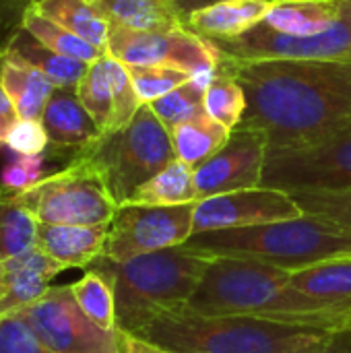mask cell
<instances>
[{
  "label": "cell",
  "instance_id": "6da1fadb",
  "mask_svg": "<svg viewBox=\"0 0 351 353\" xmlns=\"http://www.w3.org/2000/svg\"><path fill=\"white\" fill-rule=\"evenodd\" d=\"M219 72L246 95L238 128L261 130L269 149L321 143L351 128V60H232Z\"/></svg>",
  "mask_w": 351,
  "mask_h": 353
},
{
  "label": "cell",
  "instance_id": "7a4b0ae2",
  "mask_svg": "<svg viewBox=\"0 0 351 353\" xmlns=\"http://www.w3.org/2000/svg\"><path fill=\"white\" fill-rule=\"evenodd\" d=\"M180 312L246 316L329 333L351 329V304L319 300L300 292L294 288L290 271L225 256H213L199 290Z\"/></svg>",
  "mask_w": 351,
  "mask_h": 353
},
{
  "label": "cell",
  "instance_id": "3957f363",
  "mask_svg": "<svg viewBox=\"0 0 351 353\" xmlns=\"http://www.w3.org/2000/svg\"><path fill=\"white\" fill-rule=\"evenodd\" d=\"M184 246L209 256L302 271L321 263L351 259V232L325 217L304 213L275 223L194 234Z\"/></svg>",
  "mask_w": 351,
  "mask_h": 353
},
{
  "label": "cell",
  "instance_id": "277c9868",
  "mask_svg": "<svg viewBox=\"0 0 351 353\" xmlns=\"http://www.w3.org/2000/svg\"><path fill=\"white\" fill-rule=\"evenodd\" d=\"M114 277L116 329L139 335L157 319L182 310L199 290L213 256L186 246L112 263L99 256Z\"/></svg>",
  "mask_w": 351,
  "mask_h": 353
},
{
  "label": "cell",
  "instance_id": "5b68a950",
  "mask_svg": "<svg viewBox=\"0 0 351 353\" xmlns=\"http://www.w3.org/2000/svg\"><path fill=\"white\" fill-rule=\"evenodd\" d=\"M333 335L246 316H199L178 310L134 337L176 353H308L325 347Z\"/></svg>",
  "mask_w": 351,
  "mask_h": 353
},
{
  "label": "cell",
  "instance_id": "8992f818",
  "mask_svg": "<svg viewBox=\"0 0 351 353\" xmlns=\"http://www.w3.org/2000/svg\"><path fill=\"white\" fill-rule=\"evenodd\" d=\"M74 155L101 176L118 207L128 203L145 182L178 159L170 130L159 122L149 103H143L126 126L103 132Z\"/></svg>",
  "mask_w": 351,
  "mask_h": 353
},
{
  "label": "cell",
  "instance_id": "52a82bcc",
  "mask_svg": "<svg viewBox=\"0 0 351 353\" xmlns=\"http://www.w3.org/2000/svg\"><path fill=\"white\" fill-rule=\"evenodd\" d=\"M12 199L39 223L54 225H108L118 209L101 176L77 155Z\"/></svg>",
  "mask_w": 351,
  "mask_h": 353
},
{
  "label": "cell",
  "instance_id": "ba28073f",
  "mask_svg": "<svg viewBox=\"0 0 351 353\" xmlns=\"http://www.w3.org/2000/svg\"><path fill=\"white\" fill-rule=\"evenodd\" d=\"M261 186L290 194L351 188V128L314 145L269 149Z\"/></svg>",
  "mask_w": 351,
  "mask_h": 353
},
{
  "label": "cell",
  "instance_id": "9c48e42d",
  "mask_svg": "<svg viewBox=\"0 0 351 353\" xmlns=\"http://www.w3.org/2000/svg\"><path fill=\"white\" fill-rule=\"evenodd\" d=\"M50 353H122L120 333L103 331L79 308L70 285L50 288L17 312Z\"/></svg>",
  "mask_w": 351,
  "mask_h": 353
},
{
  "label": "cell",
  "instance_id": "30bf717a",
  "mask_svg": "<svg viewBox=\"0 0 351 353\" xmlns=\"http://www.w3.org/2000/svg\"><path fill=\"white\" fill-rule=\"evenodd\" d=\"M194 203L178 207L120 205L110 223L103 256L112 263L184 246L192 230Z\"/></svg>",
  "mask_w": 351,
  "mask_h": 353
},
{
  "label": "cell",
  "instance_id": "8fae6325",
  "mask_svg": "<svg viewBox=\"0 0 351 353\" xmlns=\"http://www.w3.org/2000/svg\"><path fill=\"white\" fill-rule=\"evenodd\" d=\"M232 60H351V0H345L339 21L312 37L269 31L263 25L232 39H209Z\"/></svg>",
  "mask_w": 351,
  "mask_h": 353
},
{
  "label": "cell",
  "instance_id": "7c38bea8",
  "mask_svg": "<svg viewBox=\"0 0 351 353\" xmlns=\"http://www.w3.org/2000/svg\"><path fill=\"white\" fill-rule=\"evenodd\" d=\"M112 58L126 66H170L188 74L217 70L221 52L190 31H130L110 25L108 50Z\"/></svg>",
  "mask_w": 351,
  "mask_h": 353
},
{
  "label": "cell",
  "instance_id": "4fadbf2b",
  "mask_svg": "<svg viewBox=\"0 0 351 353\" xmlns=\"http://www.w3.org/2000/svg\"><path fill=\"white\" fill-rule=\"evenodd\" d=\"M269 141L261 130L234 128L228 143L203 165L194 168V186L199 201L261 188L267 163Z\"/></svg>",
  "mask_w": 351,
  "mask_h": 353
},
{
  "label": "cell",
  "instance_id": "5bb4252c",
  "mask_svg": "<svg viewBox=\"0 0 351 353\" xmlns=\"http://www.w3.org/2000/svg\"><path fill=\"white\" fill-rule=\"evenodd\" d=\"M300 215H304V211L290 192L261 186L197 201L192 230L194 234H203L215 230L252 228L294 219Z\"/></svg>",
  "mask_w": 351,
  "mask_h": 353
},
{
  "label": "cell",
  "instance_id": "9a60e30c",
  "mask_svg": "<svg viewBox=\"0 0 351 353\" xmlns=\"http://www.w3.org/2000/svg\"><path fill=\"white\" fill-rule=\"evenodd\" d=\"M66 269V265L50 259L39 248L0 261V319L37 302L52 288V279Z\"/></svg>",
  "mask_w": 351,
  "mask_h": 353
},
{
  "label": "cell",
  "instance_id": "2e32d148",
  "mask_svg": "<svg viewBox=\"0 0 351 353\" xmlns=\"http://www.w3.org/2000/svg\"><path fill=\"white\" fill-rule=\"evenodd\" d=\"M39 120L54 151H72L74 155L101 137V130L81 103L77 89L56 87Z\"/></svg>",
  "mask_w": 351,
  "mask_h": 353
},
{
  "label": "cell",
  "instance_id": "e0dca14e",
  "mask_svg": "<svg viewBox=\"0 0 351 353\" xmlns=\"http://www.w3.org/2000/svg\"><path fill=\"white\" fill-rule=\"evenodd\" d=\"M108 225H54L39 223L37 248L50 259L66 265L68 269L91 267L103 256L108 242Z\"/></svg>",
  "mask_w": 351,
  "mask_h": 353
},
{
  "label": "cell",
  "instance_id": "ac0fdd59",
  "mask_svg": "<svg viewBox=\"0 0 351 353\" xmlns=\"http://www.w3.org/2000/svg\"><path fill=\"white\" fill-rule=\"evenodd\" d=\"M275 0H221L184 19L186 31L203 39H232L257 27Z\"/></svg>",
  "mask_w": 351,
  "mask_h": 353
},
{
  "label": "cell",
  "instance_id": "d6986e66",
  "mask_svg": "<svg viewBox=\"0 0 351 353\" xmlns=\"http://www.w3.org/2000/svg\"><path fill=\"white\" fill-rule=\"evenodd\" d=\"M343 6L345 0H275L259 25L285 35L312 37L331 29Z\"/></svg>",
  "mask_w": 351,
  "mask_h": 353
},
{
  "label": "cell",
  "instance_id": "ffe728a7",
  "mask_svg": "<svg viewBox=\"0 0 351 353\" xmlns=\"http://www.w3.org/2000/svg\"><path fill=\"white\" fill-rule=\"evenodd\" d=\"M0 83L21 120H39L56 85L37 68L10 52L0 54Z\"/></svg>",
  "mask_w": 351,
  "mask_h": 353
},
{
  "label": "cell",
  "instance_id": "44dd1931",
  "mask_svg": "<svg viewBox=\"0 0 351 353\" xmlns=\"http://www.w3.org/2000/svg\"><path fill=\"white\" fill-rule=\"evenodd\" d=\"M110 25L130 31H186L174 0H91Z\"/></svg>",
  "mask_w": 351,
  "mask_h": 353
},
{
  "label": "cell",
  "instance_id": "7402d4cb",
  "mask_svg": "<svg viewBox=\"0 0 351 353\" xmlns=\"http://www.w3.org/2000/svg\"><path fill=\"white\" fill-rule=\"evenodd\" d=\"M2 52H10V54L19 56L21 60H25L27 64H31L33 68L43 72L56 87L77 89V85L81 83V79L85 77V72L89 68V64H85L77 58H70V56H64V54H58V52L46 48L41 41H37L25 29H17Z\"/></svg>",
  "mask_w": 351,
  "mask_h": 353
},
{
  "label": "cell",
  "instance_id": "603a6c76",
  "mask_svg": "<svg viewBox=\"0 0 351 353\" xmlns=\"http://www.w3.org/2000/svg\"><path fill=\"white\" fill-rule=\"evenodd\" d=\"M31 6L95 48L108 50L110 23L91 0H39Z\"/></svg>",
  "mask_w": 351,
  "mask_h": 353
},
{
  "label": "cell",
  "instance_id": "cb8c5ba5",
  "mask_svg": "<svg viewBox=\"0 0 351 353\" xmlns=\"http://www.w3.org/2000/svg\"><path fill=\"white\" fill-rule=\"evenodd\" d=\"M70 290L79 308L87 314L89 321H93L103 331H118L114 277L101 259L87 267L85 275L79 281L70 283Z\"/></svg>",
  "mask_w": 351,
  "mask_h": 353
},
{
  "label": "cell",
  "instance_id": "d4e9b609",
  "mask_svg": "<svg viewBox=\"0 0 351 353\" xmlns=\"http://www.w3.org/2000/svg\"><path fill=\"white\" fill-rule=\"evenodd\" d=\"M194 168L176 159L149 182H145L124 205H149V207H178L197 203Z\"/></svg>",
  "mask_w": 351,
  "mask_h": 353
},
{
  "label": "cell",
  "instance_id": "484cf974",
  "mask_svg": "<svg viewBox=\"0 0 351 353\" xmlns=\"http://www.w3.org/2000/svg\"><path fill=\"white\" fill-rule=\"evenodd\" d=\"M170 134L176 149V157L188 163L190 168H199L228 143L232 130L203 114L194 120L176 126Z\"/></svg>",
  "mask_w": 351,
  "mask_h": 353
},
{
  "label": "cell",
  "instance_id": "4316f807",
  "mask_svg": "<svg viewBox=\"0 0 351 353\" xmlns=\"http://www.w3.org/2000/svg\"><path fill=\"white\" fill-rule=\"evenodd\" d=\"M215 77H217V70H205V72L192 74L188 83H184L182 87L174 89L172 93L149 103L153 114L159 118V122L170 132L176 126L203 116L205 114V91Z\"/></svg>",
  "mask_w": 351,
  "mask_h": 353
},
{
  "label": "cell",
  "instance_id": "83f0119b",
  "mask_svg": "<svg viewBox=\"0 0 351 353\" xmlns=\"http://www.w3.org/2000/svg\"><path fill=\"white\" fill-rule=\"evenodd\" d=\"M294 288L329 302L351 304V259L321 263L302 271H290Z\"/></svg>",
  "mask_w": 351,
  "mask_h": 353
},
{
  "label": "cell",
  "instance_id": "f1b7e54d",
  "mask_svg": "<svg viewBox=\"0 0 351 353\" xmlns=\"http://www.w3.org/2000/svg\"><path fill=\"white\" fill-rule=\"evenodd\" d=\"M21 29H25L27 33H31L46 48H50V50H54L58 54L77 58V60H81L85 64H93L95 60H99L106 54L103 50L95 48L93 43L81 39L79 35L70 33L68 29H64L58 23L50 21L48 17L39 14L31 4H29V8L23 14Z\"/></svg>",
  "mask_w": 351,
  "mask_h": 353
},
{
  "label": "cell",
  "instance_id": "f546056e",
  "mask_svg": "<svg viewBox=\"0 0 351 353\" xmlns=\"http://www.w3.org/2000/svg\"><path fill=\"white\" fill-rule=\"evenodd\" d=\"M77 95L97 128L103 132L112 130L114 122V85H112V74H110V56L108 52L89 64L85 77L77 85Z\"/></svg>",
  "mask_w": 351,
  "mask_h": 353
},
{
  "label": "cell",
  "instance_id": "4dcf8cb0",
  "mask_svg": "<svg viewBox=\"0 0 351 353\" xmlns=\"http://www.w3.org/2000/svg\"><path fill=\"white\" fill-rule=\"evenodd\" d=\"M37 228L39 221L12 194L0 192V261L37 248Z\"/></svg>",
  "mask_w": 351,
  "mask_h": 353
},
{
  "label": "cell",
  "instance_id": "1f68e13d",
  "mask_svg": "<svg viewBox=\"0 0 351 353\" xmlns=\"http://www.w3.org/2000/svg\"><path fill=\"white\" fill-rule=\"evenodd\" d=\"M244 112L246 95L240 83L223 72H217V77L205 91V114L223 124L225 128L234 130L242 122Z\"/></svg>",
  "mask_w": 351,
  "mask_h": 353
},
{
  "label": "cell",
  "instance_id": "d6a6232c",
  "mask_svg": "<svg viewBox=\"0 0 351 353\" xmlns=\"http://www.w3.org/2000/svg\"><path fill=\"white\" fill-rule=\"evenodd\" d=\"M128 72L141 103H153L155 99L188 83L192 77L170 66H128Z\"/></svg>",
  "mask_w": 351,
  "mask_h": 353
},
{
  "label": "cell",
  "instance_id": "836d02e7",
  "mask_svg": "<svg viewBox=\"0 0 351 353\" xmlns=\"http://www.w3.org/2000/svg\"><path fill=\"white\" fill-rule=\"evenodd\" d=\"M300 209L325 217L351 232V188L345 190H306L292 194Z\"/></svg>",
  "mask_w": 351,
  "mask_h": 353
},
{
  "label": "cell",
  "instance_id": "e575fe53",
  "mask_svg": "<svg viewBox=\"0 0 351 353\" xmlns=\"http://www.w3.org/2000/svg\"><path fill=\"white\" fill-rule=\"evenodd\" d=\"M48 176L46 155H17L12 153L0 172V186L2 192L14 194Z\"/></svg>",
  "mask_w": 351,
  "mask_h": 353
},
{
  "label": "cell",
  "instance_id": "d590c367",
  "mask_svg": "<svg viewBox=\"0 0 351 353\" xmlns=\"http://www.w3.org/2000/svg\"><path fill=\"white\" fill-rule=\"evenodd\" d=\"M0 353H50L35 337L31 327L19 316L0 319Z\"/></svg>",
  "mask_w": 351,
  "mask_h": 353
},
{
  "label": "cell",
  "instance_id": "8d00e7d4",
  "mask_svg": "<svg viewBox=\"0 0 351 353\" xmlns=\"http://www.w3.org/2000/svg\"><path fill=\"white\" fill-rule=\"evenodd\" d=\"M6 149L17 155H46L50 139L41 120H19L6 139Z\"/></svg>",
  "mask_w": 351,
  "mask_h": 353
},
{
  "label": "cell",
  "instance_id": "74e56055",
  "mask_svg": "<svg viewBox=\"0 0 351 353\" xmlns=\"http://www.w3.org/2000/svg\"><path fill=\"white\" fill-rule=\"evenodd\" d=\"M29 8L25 0H0V52L12 37L17 29H21L23 14Z\"/></svg>",
  "mask_w": 351,
  "mask_h": 353
},
{
  "label": "cell",
  "instance_id": "f35d334b",
  "mask_svg": "<svg viewBox=\"0 0 351 353\" xmlns=\"http://www.w3.org/2000/svg\"><path fill=\"white\" fill-rule=\"evenodd\" d=\"M19 114L17 108L12 103V99L8 97L6 89L0 83V147H6V139L10 134V130L14 128V124L19 122Z\"/></svg>",
  "mask_w": 351,
  "mask_h": 353
},
{
  "label": "cell",
  "instance_id": "ab89813d",
  "mask_svg": "<svg viewBox=\"0 0 351 353\" xmlns=\"http://www.w3.org/2000/svg\"><path fill=\"white\" fill-rule=\"evenodd\" d=\"M120 350H122V353H176L161 350V347L151 345V343H145V341H141L132 335H126V333H120Z\"/></svg>",
  "mask_w": 351,
  "mask_h": 353
},
{
  "label": "cell",
  "instance_id": "60d3db41",
  "mask_svg": "<svg viewBox=\"0 0 351 353\" xmlns=\"http://www.w3.org/2000/svg\"><path fill=\"white\" fill-rule=\"evenodd\" d=\"M308 353H351V329L350 331H339V333H335L333 339H331L325 347Z\"/></svg>",
  "mask_w": 351,
  "mask_h": 353
},
{
  "label": "cell",
  "instance_id": "b9f144b4",
  "mask_svg": "<svg viewBox=\"0 0 351 353\" xmlns=\"http://www.w3.org/2000/svg\"><path fill=\"white\" fill-rule=\"evenodd\" d=\"M215 2H221V0H174V6H176L178 14L182 19H186L190 12H194L199 8H205V6H211Z\"/></svg>",
  "mask_w": 351,
  "mask_h": 353
},
{
  "label": "cell",
  "instance_id": "7bdbcfd3",
  "mask_svg": "<svg viewBox=\"0 0 351 353\" xmlns=\"http://www.w3.org/2000/svg\"><path fill=\"white\" fill-rule=\"evenodd\" d=\"M25 2H29V4H35V2H39V0H25Z\"/></svg>",
  "mask_w": 351,
  "mask_h": 353
},
{
  "label": "cell",
  "instance_id": "ee69618b",
  "mask_svg": "<svg viewBox=\"0 0 351 353\" xmlns=\"http://www.w3.org/2000/svg\"><path fill=\"white\" fill-rule=\"evenodd\" d=\"M0 192H2V186H0Z\"/></svg>",
  "mask_w": 351,
  "mask_h": 353
}]
</instances>
